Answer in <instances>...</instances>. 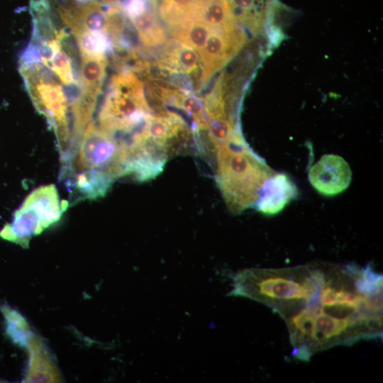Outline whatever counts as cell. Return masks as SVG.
Listing matches in <instances>:
<instances>
[{
    "label": "cell",
    "instance_id": "10",
    "mask_svg": "<svg viewBox=\"0 0 383 383\" xmlns=\"http://www.w3.org/2000/svg\"><path fill=\"white\" fill-rule=\"evenodd\" d=\"M167 64L170 67L180 71H194L197 67L198 57L193 48L186 45L171 53Z\"/></svg>",
    "mask_w": 383,
    "mask_h": 383
},
{
    "label": "cell",
    "instance_id": "2",
    "mask_svg": "<svg viewBox=\"0 0 383 383\" xmlns=\"http://www.w3.org/2000/svg\"><path fill=\"white\" fill-rule=\"evenodd\" d=\"M126 164V155L119 145L90 121L65 173L71 174L82 197L96 199L104 196L113 182L124 175Z\"/></svg>",
    "mask_w": 383,
    "mask_h": 383
},
{
    "label": "cell",
    "instance_id": "1",
    "mask_svg": "<svg viewBox=\"0 0 383 383\" xmlns=\"http://www.w3.org/2000/svg\"><path fill=\"white\" fill-rule=\"evenodd\" d=\"M274 172L252 151L240 134L218 148L216 180L229 209L238 213L255 204Z\"/></svg>",
    "mask_w": 383,
    "mask_h": 383
},
{
    "label": "cell",
    "instance_id": "4",
    "mask_svg": "<svg viewBox=\"0 0 383 383\" xmlns=\"http://www.w3.org/2000/svg\"><path fill=\"white\" fill-rule=\"evenodd\" d=\"M67 206L54 184L40 186L27 196L0 236L26 247L32 236L57 221Z\"/></svg>",
    "mask_w": 383,
    "mask_h": 383
},
{
    "label": "cell",
    "instance_id": "7",
    "mask_svg": "<svg viewBox=\"0 0 383 383\" xmlns=\"http://www.w3.org/2000/svg\"><path fill=\"white\" fill-rule=\"evenodd\" d=\"M196 17L216 30L234 32L235 17L228 0H203Z\"/></svg>",
    "mask_w": 383,
    "mask_h": 383
},
{
    "label": "cell",
    "instance_id": "6",
    "mask_svg": "<svg viewBox=\"0 0 383 383\" xmlns=\"http://www.w3.org/2000/svg\"><path fill=\"white\" fill-rule=\"evenodd\" d=\"M298 194L294 182L285 174H273L265 183L255 203L257 209L272 216L279 213Z\"/></svg>",
    "mask_w": 383,
    "mask_h": 383
},
{
    "label": "cell",
    "instance_id": "5",
    "mask_svg": "<svg viewBox=\"0 0 383 383\" xmlns=\"http://www.w3.org/2000/svg\"><path fill=\"white\" fill-rule=\"evenodd\" d=\"M308 179L318 193L333 196L342 193L349 187L352 172L350 165L342 157L326 154L311 167Z\"/></svg>",
    "mask_w": 383,
    "mask_h": 383
},
{
    "label": "cell",
    "instance_id": "8",
    "mask_svg": "<svg viewBox=\"0 0 383 383\" xmlns=\"http://www.w3.org/2000/svg\"><path fill=\"white\" fill-rule=\"evenodd\" d=\"M203 0H162L160 13L162 18L179 27L194 18Z\"/></svg>",
    "mask_w": 383,
    "mask_h": 383
},
{
    "label": "cell",
    "instance_id": "3",
    "mask_svg": "<svg viewBox=\"0 0 383 383\" xmlns=\"http://www.w3.org/2000/svg\"><path fill=\"white\" fill-rule=\"evenodd\" d=\"M150 119L148 106L137 77L131 72L114 76L96 125L128 152L145 138Z\"/></svg>",
    "mask_w": 383,
    "mask_h": 383
},
{
    "label": "cell",
    "instance_id": "9",
    "mask_svg": "<svg viewBox=\"0 0 383 383\" xmlns=\"http://www.w3.org/2000/svg\"><path fill=\"white\" fill-rule=\"evenodd\" d=\"M234 17L252 25L259 24L263 16L264 0H228Z\"/></svg>",
    "mask_w": 383,
    "mask_h": 383
}]
</instances>
